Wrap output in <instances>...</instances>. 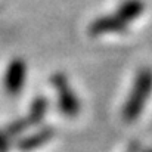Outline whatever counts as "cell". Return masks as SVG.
I'll return each mask as SVG.
<instances>
[{
	"mask_svg": "<svg viewBox=\"0 0 152 152\" xmlns=\"http://www.w3.org/2000/svg\"><path fill=\"white\" fill-rule=\"evenodd\" d=\"M55 136V130L49 126H43L40 129H37L36 132H33L31 134H27L24 137L19 139L18 142V151L21 152H31L36 151L42 146H45L46 143H49Z\"/></svg>",
	"mask_w": 152,
	"mask_h": 152,
	"instance_id": "5",
	"label": "cell"
},
{
	"mask_svg": "<svg viewBox=\"0 0 152 152\" xmlns=\"http://www.w3.org/2000/svg\"><path fill=\"white\" fill-rule=\"evenodd\" d=\"M48 109H49V101L46 96H37L34 98L30 108H28V115H27V120L30 123V126H39L43 123V120L46 118V114H48Z\"/></svg>",
	"mask_w": 152,
	"mask_h": 152,
	"instance_id": "6",
	"label": "cell"
},
{
	"mask_svg": "<svg viewBox=\"0 0 152 152\" xmlns=\"http://www.w3.org/2000/svg\"><path fill=\"white\" fill-rule=\"evenodd\" d=\"M50 83L58 95V108L61 114L65 118H75L81 111V103H80L78 96L75 95L74 89L71 87L68 78L64 74L58 72L52 75Z\"/></svg>",
	"mask_w": 152,
	"mask_h": 152,
	"instance_id": "3",
	"label": "cell"
},
{
	"mask_svg": "<svg viewBox=\"0 0 152 152\" xmlns=\"http://www.w3.org/2000/svg\"><path fill=\"white\" fill-rule=\"evenodd\" d=\"M27 83V62L22 58H13L3 74V89L6 95L15 98L21 95Z\"/></svg>",
	"mask_w": 152,
	"mask_h": 152,
	"instance_id": "4",
	"label": "cell"
},
{
	"mask_svg": "<svg viewBox=\"0 0 152 152\" xmlns=\"http://www.w3.org/2000/svg\"><path fill=\"white\" fill-rule=\"evenodd\" d=\"M12 140H13V139L7 134V132L0 129V152H9L10 151Z\"/></svg>",
	"mask_w": 152,
	"mask_h": 152,
	"instance_id": "8",
	"label": "cell"
},
{
	"mask_svg": "<svg viewBox=\"0 0 152 152\" xmlns=\"http://www.w3.org/2000/svg\"><path fill=\"white\" fill-rule=\"evenodd\" d=\"M28 127H31V126H30V123H28V120H27V117H25V118H16V120L10 121V123L6 126L4 130L7 132V134H9L12 139H16V137H19L21 134H24Z\"/></svg>",
	"mask_w": 152,
	"mask_h": 152,
	"instance_id": "7",
	"label": "cell"
},
{
	"mask_svg": "<svg viewBox=\"0 0 152 152\" xmlns=\"http://www.w3.org/2000/svg\"><path fill=\"white\" fill-rule=\"evenodd\" d=\"M146 152H152V149H148V151H146Z\"/></svg>",
	"mask_w": 152,
	"mask_h": 152,
	"instance_id": "9",
	"label": "cell"
},
{
	"mask_svg": "<svg viewBox=\"0 0 152 152\" xmlns=\"http://www.w3.org/2000/svg\"><path fill=\"white\" fill-rule=\"evenodd\" d=\"M152 95V69L151 68H142L136 77H134V81H133V86H132V90L126 99V103L123 106V120L127 121V123H133L136 121L146 103L148 99L151 98Z\"/></svg>",
	"mask_w": 152,
	"mask_h": 152,
	"instance_id": "2",
	"label": "cell"
},
{
	"mask_svg": "<svg viewBox=\"0 0 152 152\" xmlns=\"http://www.w3.org/2000/svg\"><path fill=\"white\" fill-rule=\"evenodd\" d=\"M145 12L143 0H123L114 12L98 16L89 25V36L99 37L108 34H117L127 30L137 18Z\"/></svg>",
	"mask_w": 152,
	"mask_h": 152,
	"instance_id": "1",
	"label": "cell"
}]
</instances>
